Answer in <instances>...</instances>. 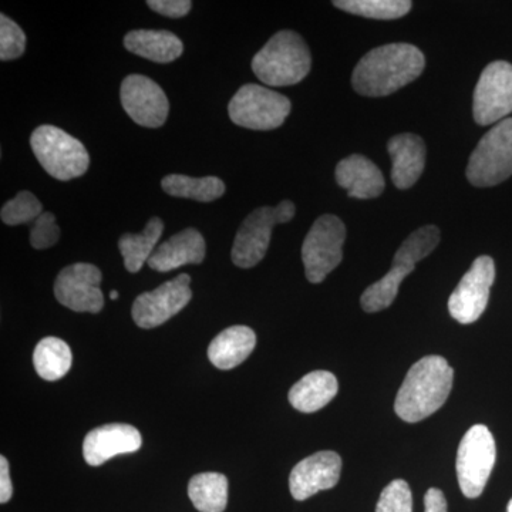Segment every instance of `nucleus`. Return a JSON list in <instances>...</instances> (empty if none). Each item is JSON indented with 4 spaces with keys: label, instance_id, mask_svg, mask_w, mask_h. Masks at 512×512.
I'll list each match as a JSON object with an SVG mask.
<instances>
[{
    "label": "nucleus",
    "instance_id": "obj_25",
    "mask_svg": "<svg viewBox=\"0 0 512 512\" xmlns=\"http://www.w3.org/2000/svg\"><path fill=\"white\" fill-rule=\"evenodd\" d=\"M73 355L69 345L59 338H45L37 343L33 352L36 373L46 382H56L69 373Z\"/></svg>",
    "mask_w": 512,
    "mask_h": 512
},
{
    "label": "nucleus",
    "instance_id": "obj_5",
    "mask_svg": "<svg viewBox=\"0 0 512 512\" xmlns=\"http://www.w3.org/2000/svg\"><path fill=\"white\" fill-rule=\"evenodd\" d=\"M30 146L46 173L60 181L82 177L89 170L86 147L62 128L40 126L30 137Z\"/></svg>",
    "mask_w": 512,
    "mask_h": 512
},
{
    "label": "nucleus",
    "instance_id": "obj_3",
    "mask_svg": "<svg viewBox=\"0 0 512 512\" xmlns=\"http://www.w3.org/2000/svg\"><path fill=\"white\" fill-rule=\"evenodd\" d=\"M311 50L301 35L282 30L252 60V70L262 83L274 87L298 84L311 72Z\"/></svg>",
    "mask_w": 512,
    "mask_h": 512
},
{
    "label": "nucleus",
    "instance_id": "obj_20",
    "mask_svg": "<svg viewBox=\"0 0 512 512\" xmlns=\"http://www.w3.org/2000/svg\"><path fill=\"white\" fill-rule=\"evenodd\" d=\"M336 183L348 191L350 198L370 200L383 194L382 171L369 158L353 154L336 167Z\"/></svg>",
    "mask_w": 512,
    "mask_h": 512
},
{
    "label": "nucleus",
    "instance_id": "obj_6",
    "mask_svg": "<svg viewBox=\"0 0 512 512\" xmlns=\"http://www.w3.org/2000/svg\"><path fill=\"white\" fill-rule=\"evenodd\" d=\"M466 175L474 187H494L512 175V119L495 124L468 161Z\"/></svg>",
    "mask_w": 512,
    "mask_h": 512
},
{
    "label": "nucleus",
    "instance_id": "obj_17",
    "mask_svg": "<svg viewBox=\"0 0 512 512\" xmlns=\"http://www.w3.org/2000/svg\"><path fill=\"white\" fill-rule=\"evenodd\" d=\"M143 446V437L130 424L113 423L97 427L83 441V457L89 466L99 467L121 454L136 453Z\"/></svg>",
    "mask_w": 512,
    "mask_h": 512
},
{
    "label": "nucleus",
    "instance_id": "obj_34",
    "mask_svg": "<svg viewBox=\"0 0 512 512\" xmlns=\"http://www.w3.org/2000/svg\"><path fill=\"white\" fill-rule=\"evenodd\" d=\"M13 495V484L10 480L9 463L5 456L0 457V503H9Z\"/></svg>",
    "mask_w": 512,
    "mask_h": 512
},
{
    "label": "nucleus",
    "instance_id": "obj_28",
    "mask_svg": "<svg viewBox=\"0 0 512 512\" xmlns=\"http://www.w3.org/2000/svg\"><path fill=\"white\" fill-rule=\"evenodd\" d=\"M333 5L367 19L394 20L406 16L413 3L409 0H336Z\"/></svg>",
    "mask_w": 512,
    "mask_h": 512
},
{
    "label": "nucleus",
    "instance_id": "obj_8",
    "mask_svg": "<svg viewBox=\"0 0 512 512\" xmlns=\"http://www.w3.org/2000/svg\"><path fill=\"white\" fill-rule=\"evenodd\" d=\"M291 109V101L284 94L258 84H245L229 101L228 113L239 127L268 131L281 127Z\"/></svg>",
    "mask_w": 512,
    "mask_h": 512
},
{
    "label": "nucleus",
    "instance_id": "obj_35",
    "mask_svg": "<svg viewBox=\"0 0 512 512\" xmlns=\"http://www.w3.org/2000/svg\"><path fill=\"white\" fill-rule=\"evenodd\" d=\"M424 512H448L447 500L439 488H430L424 497Z\"/></svg>",
    "mask_w": 512,
    "mask_h": 512
},
{
    "label": "nucleus",
    "instance_id": "obj_18",
    "mask_svg": "<svg viewBox=\"0 0 512 512\" xmlns=\"http://www.w3.org/2000/svg\"><path fill=\"white\" fill-rule=\"evenodd\" d=\"M387 151L392 158V181L399 190H409L419 181L426 167V144L416 134L404 133L390 138Z\"/></svg>",
    "mask_w": 512,
    "mask_h": 512
},
{
    "label": "nucleus",
    "instance_id": "obj_2",
    "mask_svg": "<svg viewBox=\"0 0 512 512\" xmlns=\"http://www.w3.org/2000/svg\"><path fill=\"white\" fill-rule=\"evenodd\" d=\"M453 377V367L444 357H423L407 373L397 393L394 412L407 423L427 419L447 402Z\"/></svg>",
    "mask_w": 512,
    "mask_h": 512
},
{
    "label": "nucleus",
    "instance_id": "obj_12",
    "mask_svg": "<svg viewBox=\"0 0 512 512\" xmlns=\"http://www.w3.org/2000/svg\"><path fill=\"white\" fill-rule=\"evenodd\" d=\"M495 264L491 256H478L448 299L451 318L470 325L483 315L494 284Z\"/></svg>",
    "mask_w": 512,
    "mask_h": 512
},
{
    "label": "nucleus",
    "instance_id": "obj_37",
    "mask_svg": "<svg viewBox=\"0 0 512 512\" xmlns=\"http://www.w3.org/2000/svg\"><path fill=\"white\" fill-rule=\"evenodd\" d=\"M508 512H512V500L510 501V504H508Z\"/></svg>",
    "mask_w": 512,
    "mask_h": 512
},
{
    "label": "nucleus",
    "instance_id": "obj_9",
    "mask_svg": "<svg viewBox=\"0 0 512 512\" xmlns=\"http://www.w3.org/2000/svg\"><path fill=\"white\" fill-rule=\"evenodd\" d=\"M346 227L336 215H322L313 222L302 245L305 274L311 284H320L338 268L343 258Z\"/></svg>",
    "mask_w": 512,
    "mask_h": 512
},
{
    "label": "nucleus",
    "instance_id": "obj_23",
    "mask_svg": "<svg viewBox=\"0 0 512 512\" xmlns=\"http://www.w3.org/2000/svg\"><path fill=\"white\" fill-rule=\"evenodd\" d=\"M128 52L156 63H171L183 55V42L167 30H133L124 37Z\"/></svg>",
    "mask_w": 512,
    "mask_h": 512
},
{
    "label": "nucleus",
    "instance_id": "obj_26",
    "mask_svg": "<svg viewBox=\"0 0 512 512\" xmlns=\"http://www.w3.org/2000/svg\"><path fill=\"white\" fill-rule=\"evenodd\" d=\"M188 497L200 512H224L228 504V480L220 473H201L191 478Z\"/></svg>",
    "mask_w": 512,
    "mask_h": 512
},
{
    "label": "nucleus",
    "instance_id": "obj_30",
    "mask_svg": "<svg viewBox=\"0 0 512 512\" xmlns=\"http://www.w3.org/2000/svg\"><path fill=\"white\" fill-rule=\"evenodd\" d=\"M376 512H413V495L404 480H394L380 494Z\"/></svg>",
    "mask_w": 512,
    "mask_h": 512
},
{
    "label": "nucleus",
    "instance_id": "obj_33",
    "mask_svg": "<svg viewBox=\"0 0 512 512\" xmlns=\"http://www.w3.org/2000/svg\"><path fill=\"white\" fill-rule=\"evenodd\" d=\"M147 5L154 12L168 18H183L190 12L192 2L190 0H148Z\"/></svg>",
    "mask_w": 512,
    "mask_h": 512
},
{
    "label": "nucleus",
    "instance_id": "obj_4",
    "mask_svg": "<svg viewBox=\"0 0 512 512\" xmlns=\"http://www.w3.org/2000/svg\"><path fill=\"white\" fill-rule=\"evenodd\" d=\"M439 242L440 229L436 225H426L410 234L397 249L390 271L363 292L360 298L363 311L376 313L389 308L399 293L403 279L412 274L417 262L427 258L437 248Z\"/></svg>",
    "mask_w": 512,
    "mask_h": 512
},
{
    "label": "nucleus",
    "instance_id": "obj_15",
    "mask_svg": "<svg viewBox=\"0 0 512 512\" xmlns=\"http://www.w3.org/2000/svg\"><path fill=\"white\" fill-rule=\"evenodd\" d=\"M101 272L92 264H74L64 268L55 282L59 303L74 312L99 313L104 306L100 289Z\"/></svg>",
    "mask_w": 512,
    "mask_h": 512
},
{
    "label": "nucleus",
    "instance_id": "obj_19",
    "mask_svg": "<svg viewBox=\"0 0 512 512\" xmlns=\"http://www.w3.org/2000/svg\"><path fill=\"white\" fill-rule=\"evenodd\" d=\"M205 239L194 228L178 232L163 242L148 259V266L154 271L170 272L188 264H201L205 258Z\"/></svg>",
    "mask_w": 512,
    "mask_h": 512
},
{
    "label": "nucleus",
    "instance_id": "obj_10",
    "mask_svg": "<svg viewBox=\"0 0 512 512\" xmlns=\"http://www.w3.org/2000/svg\"><path fill=\"white\" fill-rule=\"evenodd\" d=\"M497 458V448L491 431L483 424L471 427L457 451V478L467 498L483 494Z\"/></svg>",
    "mask_w": 512,
    "mask_h": 512
},
{
    "label": "nucleus",
    "instance_id": "obj_32",
    "mask_svg": "<svg viewBox=\"0 0 512 512\" xmlns=\"http://www.w3.org/2000/svg\"><path fill=\"white\" fill-rule=\"evenodd\" d=\"M60 238V228L52 212H43L30 229V244L35 249L52 248Z\"/></svg>",
    "mask_w": 512,
    "mask_h": 512
},
{
    "label": "nucleus",
    "instance_id": "obj_16",
    "mask_svg": "<svg viewBox=\"0 0 512 512\" xmlns=\"http://www.w3.org/2000/svg\"><path fill=\"white\" fill-rule=\"evenodd\" d=\"M342 458L335 451H319L293 467L289 490L296 501H305L319 491L330 490L339 483Z\"/></svg>",
    "mask_w": 512,
    "mask_h": 512
},
{
    "label": "nucleus",
    "instance_id": "obj_24",
    "mask_svg": "<svg viewBox=\"0 0 512 512\" xmlns=\"http://www.w3.org/2000/svg\"><path fill=\"white\" fill-rule=\"evenodd\" d=\"M164 231V222L154 217L140 234H124L120 238L119 248L124 258V266L131 274H137L156 251L158 239Z\"/></svg>",
    "mask_w": 512,
    "mask_h": 512
},
{
    "label": "nucleus",
    "instance_id": "obj_11",
    "mask_svg": "<svg viewBox=\"0 0 512 512\" xmlns=\"http://www.w3.org/2000/svg\"><path fill=\"white\" fill-rule=\"evenodd\" d=\"M512 113V64H488L474 90L473 116L478 126L500 123Z\"/></svg>",
    "mask_w": 512,
    "mask_h": 512
},
{
    "label": "nucleus",
    "instance_id": "obj_22",
    "mask_svg": "<svg viewBox=\"0 0 512 512\" xmlns=\"http://www.w3.org/2000/svg\"><path fill=\"white\" fill-rule=\"evenodd\" d=\"M339 383L333 373L316 370L302 377L289 390V403L302 413H315L335 399Z\"/></svg>",
    "mask_w": 512,
    "mask_h": 512
},
{
    "label": "nucleus",
    "instance_id": "obj_7",
    "mask_svg": "<svg viewBox=\"0 0 512 512\" xmlns=\"http://www.w3.org/2000/svg\"><path fill=\"white\" fill-rule=\"evenodd\" d=\"M295 212V204L288 200L276 207H262L251 212L238 229L232 245V262L244 269L258 265L268 251L272 229L293 220Z\"/></svg>",
    "mask_w": 512,
    "mask_h": 512
},
{
    "label": "nucleus",
    "instance_id": "obj_13",
    "mask_svg": "<svg viewBox=\"0 0 512 512\" xmlns=\"http://www.w3.org/2000/svg\"><path fill=\"white\" fill-rule=\"evenodd\" d=\"M190 284V275L181 274L138 296L131 311L136 325L143 329L157 328L183 311L192 298Z\"/></svg>",
    "mask_w": 512,
    "mask_h": 512
},
{
    "label": "nucleus",
    "instance_id": "obj_29",
    "mask_svg": "<svg viewBox=\"0 0 512 512\" xmlns=\"http://www.w3.org/2000/svg\"><path fill=\"white\" fill-rule=\"evenodd\" d=\"M42 214V204L29 191L19 192L13 200L6 202L0 211L2 221L12 227L35 222Z\"/></svg>",
    "mask_w": 512,
    "mask_h": 512
},
{
    "label": "nucleus",
    "instance_id": "obj_31",
    "mask_svg": "<svg viewBox=\"0 0 512 512\" xmlns=\"http://www.w3.org/2000/svg\"><path fill=\"white\" fill-rule=\"evenodd\" d=\"M26 47V35L23 30L9 19L8 16L0 15V59H18L23 55Z\"/></svg>",
    "mask_w": 512,
    "mask_h": 512
},
{
    "label": "nucleus",
    "instance_id": "obj_1",
    "mask_svg": "<svg viewBox=\"0 0 512 512\" xmlns=\"http://www.w3.org/2000/svg\"><path fill=\"white\" fill-rule=\"evenodd\" d=\"M426 59L416 46L390 43L370 50L352 74L353 89L366 97H386L423 73Z\"/></svg>",
    "mask_w": 512,
    "mask_h": 512
},
{
    "label": "nucleus",
    "instance_id": "obj_27",
    "mask_svg": "<svg viewBox=\"0 0 512 512\" xmlns=\"http://www.w3.org/2000/svg\"><path fill=\"white\" fill-rule=\"evenodd\" d=\"M161 187L167 194L188 200L211 202L225 194L224 181L218 177L192 178L188 175L171 174L163 178Z\"/></svg>",
    "mask_w": 512,
    "mask_h": 512
},
{
    "label": "nucleus",
    "instance_id": "obj_14",
    "mask_svg": "<svg viewBox=\"0 0 512 512\" xmlns=\"http://www.w3.org/2000/svg\"><path fill=\"white\" fill-rule=\"evenodd\" d=\"M121 104L131 120L140 126H163L170 111V103L164 90L150 77L130 74L121 83Z\"/></svg>",
    "mask_w": 512,
    "mask_h": 512
},
{
    "label": "nucleus",
    "instance_id": "obj_36",
    "mask_svg": "<svg viewBox=\"0 0 512 512\" xmlns=\"http://www.w3.org/2000/svg\"><path fill=\"white\" fill-rule=\"evenodd\" d=\"M117 298H119V292L111 291L110 292V299H113V301H116Z\"/></svg>",
    "mask_w": 512,
    "mask_h": 512
},
{
    "label": "nucleus",
    "instance_id": "obj_21",
    "mask_svg": "<svg viewBox=\"0 0 512 512\" xmlns=\"http://www.w3.org/2000/svg\"><path fill=\"white\" fill-rule=\"evenodd\" d=\"M255 346L254 330L248 326H231L212 340L208 357L218 369L231 370L244 363L254 352Z\"/></svg>",
    "mask_w": 512,
    "mask_h": 512
}]
</instances>
